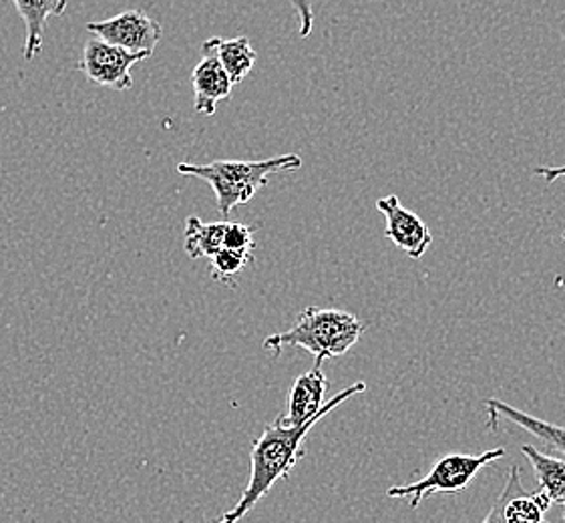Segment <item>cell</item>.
Instances as JSON below:
<instances>
[{
    "mask_svg": "<svg viewBox=\"0 0 565 523\" xmlns=\"http://www.w3.org/2000/svg\"><path fill=\"white\" fill-rule=\"evenodd\" d=\"M322 417L327 415L312 417L302 425H288L280 415L276 421L264 429L260 437L252 444V453H249L252 473H249L248 488L244 490V495L239 498L238 503L222 515V523H236L242 517H246L258 505V501L264 495H268V491L274 488L276 481L290 476L298 459L305 457L302 444L306 435Z\"/></svg>",
    "mask_w": 565,
    "mask_h": 523,
    "instance_id": "1",
    "label": "cell"
},
{
    "mask_svg": "<svg viewBox=\"0 0 565 523\" xmlns=\"http://www.w3.org/2000/svg\"><path fill=\"white\" fill-rule=\"evenodd\" d=\"M366 324L351 312L337 308L308 307L300 312L295 327L271 334L264 341V349L278 356L286 346L305 349L315 356V364L349 353L361 341Z\"/></svg>",
    "mask_w": 565,
    "mask_h": 523,
    "instance_id": "2",
    "label": "cell"
},
{
    "mask_svg": "<svg viewBox=\"0 0 565 523\" xmlns=\"http://www.w3.org/2000/svg\"><path fill=\"white\" fill-rule=\"evenodd\" d=\"M300 168H302L300 156L286 153V156L262 161L220 160L205 166L180 163L178 171L181 175H192L210 183L222 216L230 217L236 205L248 204L249 200L260 192L270 180V175L300 170Z\"/></svg>",
    "mask_w": 565,
    "mask_h": 523,
    "instance_id": "3",
    "label": "cell"
},
{
    "mask_svg": "<svg viewBox=\"0 0 565 523\" xmlns=\"http://www.w3.org/2000/svg\"><path fill=\"white\" fill-rule=\"evenodd\" d=\"M501 457H505L503 447L489 449L479 456L452 453L441 457L425 478L408 485H396L386 490V498H408V508L417 510L430 495H457L467 490L483 467L495 463Z\"/></svg>",
    "mask_w": 565,
    "mask_h": 523,
    "instance_id": "4",
    "label": "cell"
},
{
    "mask_svg": "<svg viewBox=\"0 0 565 523\" xmlns=\"http://www.w3.org/2000/svg\"><path fill=\"white\" fill-rule=\"evenodd\" d=\"M146 58H149V55L129 53L121 46L111 45L99 36H95L83 46V55L77 68L90 83H97L115 92H129L134 87L131 68Z\"/></svg>",
    "mask_w": 565,
    "mask_h": 523,
    "instance_id": "5",
    "label": "cell"
},
{
    "mask_svg": "<svg viewBox=\"0 0 565 523\" xmlns=\"http://www.w3.org/2000/svg\"><path fill=\"white\" fill-rule=\"evenodd\" d=\"M328 378L322 373V364H315L312 371L298 376L295 385L290 388V398H288V413L282 415L284 421L288 425H302V423L318 417V415H328L330 410L337 409L347 398L361 395L366 391V383H354L349 388L340 391L337 397L330 398L324 403L327 395Z\"/></svg>",
    "mask_w": 565,
    "mask_h": 523,
    "instance_id": "6",
    "label": "cell"
},
{
    "mask_svg": "<svg viewBox=\"0 0 565 523\" xmlns=\"http://www.w3.org/2000/svg\"><path fill=\"white\" fill-rule=\"evenodd\" d=\"M87 31L111 45L121 46L129 53L153 55L161 41V24L139 9L119 12L107 21L87 24Z\"/></svg>",
    "mask_w": 565,
    "mask_h": 523,
    "instance_id": "7",
    "label": "cell"
},
{
    "mask_svg": "<svg viewBox=\"0 0 565 523\" xmlns=\"http://www.w3.org/2000/svg\"><path fill=\"white\" fill-rule=\"evenodd\" d=\"M554 503L543 491H530L521 483L520 467L509 469L508 483L495 505L483 517L486 523H540Z\"/></svg>",
    "mask_w": 565,
    "mask_h": 523,
    "instance_id": "8",
    "label": "cell"
},
{
    "mask_svg": "<svg viewBox=\"0 0 565 523\" xmlns=\"http://www.w3.org/2000/svg\"><path fill=\"white\" fill-rule=\"evenodd\" d=\"M379 212L385 214V236L395 244L398 250L405 252L411 258H423L433 244L429 226L420 217L403 207L396 195H386L376 202Z\"/></svg>",
    "mask_w": 565,
    "mask_h": 523,
    "instance_id": "9",
    "label": "cell"
},
{
    "mask_svg": "<svg viewBox=\"0 0 565 523\" xmlns=\"http://www.w3.org/2000/svg\"><path fill=\"white\" fill-rule=\"evenodd\" d=\"M193 107L202 115H214L220 102L234 92V83L227 77L215 53L214 36L204 41L202 58L192 73Z\"/></svg>",
    "mask_w": 565,
    "mask_h": 523,
    "instance_id": "10",
    "label": "cell"
},
{
    "mask_svg": "<svg viewBox=\"0 0 565 523\" xmlns=\"http://www.w3.org/2000/svg\"><path fill=\"white\" fill-rule=\"evenodd\" d=\"M483 407L487 410V425L498 429L499 421H508L523 431L530 433L535 439L547 445L550 449L559 451L565 456V427H557L554 423L542 421L537 417L527 415L525 410L515 409L499 398H486Z\"/></svg>",
    "mask_w": 565,
    "mask_h": 523,
    "instance_id": "11",
    "label": "cell"
},
{
    "mask_svg": "<svg viewBox=\"0 0 565 523\" xmlns=\"http://www.w3.org/2000/svg\"><path fill=\"white\" fill-rule=\"evenodd\" d=\"M26 26L24 61H33L43 51V36L49 17H61L67 11L68 0H12Z\"/></svg>",
    "mask_w": 565,
    "mask_h": 523,
    "instance_id": "12",
    "label": "cell"
},
{
    "mask_svg": "<svg viewBox=\"0 0 565 523\" xmlns=\"http://www.w3.org/2000/svg\"><path fill=\"white\" fill-rule=\"evenodd\" d=\"M521 453L532 463L540 491H543L552 503L562 505L565 520V459L545 456L532 445H523Z\"/></svg>",
    "mask_w": 565,
    "mask_h": 523,
    "instance_id": "13",
    "label": "cell"
},
{
    "mask_svg": "<svg viewBox=\"0 0 565 523\" xmlns=\"http://www.w3.org/2000/svg\"><path fill=\"white\" fill-rule=\"evenodd\" d=\"M214 46L222 67L226 68L227 77L236 87L252 73L258 53L254 51L248 36H236V39L214 36Z\"/></svg>",
    "mask_w": 565,
    "mask_h": 523,
    "instance_id": "14",
    "label": "cell"
},
{
    "mask_svg": "<svg viewBox=\"0 0 565 523\" xmlns=\"http://www.w3.org/2000/svg\"><path fill=\"white\" fill-rule=\"evenodd\" d=\"M226 222L204 224L198 216L188 217L185 224V252L193 260L212 258L224 248L226 238Z\"/></svg>",
    "mask_w": 565,
    "mask_h": 523,
    "instance_id": "15",
    "label": "cell"
},
{
    "mask_svg": "<svg viewBox=\"0 0 565 523\" xmlns=\"http://www.w3.org/2000/svg\"><path fill=\"white\" fill-rule=\"evenodd\" d=\"M212 278L222 285L236 286V278L254 262L252 250L222 248L212 258Z\"/></svg>",
    "mask_w": 565,
    "mask_h": 523,
    "instance_id": "16",
    "label": "cell"
},
{
    "mask_svg": "<svg viewBox=\"0 0 565 523\" xmlns=\"http://www.w3.org/2000/svg\"><path fill=\"white\" fill-rule=\"evenodd\" d=\"M224 248L252 250L254 248V230L239 224V222H227Z\"/></svg>",
    "mask_w": 565,
    "mask_h": 523,
    "instance_id": "17",
    "label": "cell"
},
{
    "mask_svg": "<svg viewBox=\"0 0 565 523\" xmlns=\"http://www.w3.org/2000/svg\"><path fill=\"white\" fill-rule=\"evenodd\" d=\"M292 7L296 9L298 14V21H300V36L306 39L308 34L312 33V26H315V11H312V2L310 0H290Z\"/></svg>",
    "mask_w": 565,
    "mask_h": 523,
    "instance_id": "18",
    "label": "cell"
},
{
    "mask_svg": "<svg viewBox=\"0 0 565 523\" xmlns=\"http://www.w3.org/2000/svg\"><path fill=\"white\" fill-rule=\"evenodd\" d=\"M533 175L543 178L547 183H554L559 178H565V166H552V168H535Z\"/></svg>",
    "mask_w": 565,
    "mask_h": 523,
    "instance_id": "19",
    "label": "cell"
},
{
    "mask_svg": "<svg viewBox=\"0 0 565 523\" xmlns=\"http://www.w3.org/2000/svg\"><path fill=\"white\" fill-rule=\"evenodd\" d=\"M562 242H564V244H565V230H564V232H562Z\"/></svg>",
    "mask_w": 565,
    "mask_h": 523,
    "instance_id": "20",
    "label": "cell"
}]
</instances>
